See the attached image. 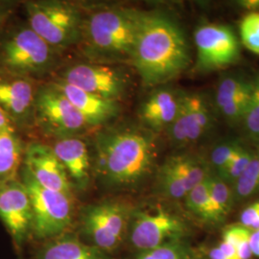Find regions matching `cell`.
Listing matches in <instances>:
<instances>
[{
	"label": "cell",
	"instance_id": "19",
	"mask_svg": "<svg viewBox=\"0 0 259 259\" xmlns=\"http://www.w3.org/2000/svg\"><path fill=\"white\" fill-rule=\"evenodd\" d=\"M180 98L181 96L171 91H157L142 105L140 110L141 119L152 129H168L176 118Z\"/></svg>",
	"mask_w": 259,
	"mask_h": 259
},
{
	"label": "cell",
	"instance_id": "36",
	"mask_svg": "<svg viewBox=\"0 0 259 259\" xmlns=\"http://www.w3.org/2000/svg\"><path fill=\"white\" fill-rule=\"evenodd\" d=\"M210 259H229L226 254L223 252L222 250L219 248V246L217 248H214L210 251Z\"/></svg>",
	"mask_w": 259,
	"mask_h": 259
},
{
	"label": "cell",
	"instance_id": "29",
	"mask_svg": "<svg viewBox=\"0 0 259 259\" xmlns=\"http://www.w3.org/2000/svg\"><path fill=\"white\" fill-rule=\"evenodd\" d=\"M251 158L252 157L249 152L241 148L237 155L233 157L231 163L224 170L223 175L230 180H238L249 165Z\"/></svg>",
	"mask_w": 259,
	"mask_h": 259
},
{
	"label": "cell",
	"instance_id": "37",
	"mask_svg": "<svg viewBox=\"0 0 259 259\" xmlns=\"http://www.w3.org/2000/svg\"><path fill=\"white\" fill-rule=\"evenodd\" d=\"M243 5L248 8V9H258L259 0H249V1H244Z\"/></svg>",
	"mask_w": 259,
	"mask_h": 259
},
{
	"label": "cell",
	"instance_id": "3",
	"mask_svg": "<svg viewBox=\"0 0 259 259\" xmlns=\"http://www.w3.org/2000/svg\"><path fill=\"white\" fill-rule=\"evenodd\" d=\"M143 13L125 7L97 10L83 19L80 44L93 63L131 60Z\"/></svg>",
	"mask_w": 259,
	"mask_h": 259
},
{
	"label": "cell",
	"instance_id": "26",
	"mask_svg": "<svg viewBox=\"0 0 259 259\" xmlns=\"http://www.w3.org/2000/svg\"><path fill=\"white\" fill-rule=\"evenodd\" d=\"M237 192L247 197L259 190V157H252L249 165L237 180Z\"/></svg>",
	"mask_w": 259,
	"mask_h": 259
},
{
	"label": "cell",
	"instance_id": "5",
	"mask_svg": "<svg viewBox=\"0 0 259 259\" xmlns=\"http://www.w3.org/2000/svg\"><path fill=\"white\" fill-rule=\"evenodd\" d=\"M28 26L56 51L80 41L83 19L74 5L60 1L25 4Z\"/></svg>",
	"mask_w": 259,
	"mask_h": 259
},
{
	"label": "cell",
	"instance_id": "38",
	"mask_svg": "<svg viewBox=\"0 0 259 259\" xmlns=\"http://www.w3.org/2000/svg\"><path fill=\"white\" fill-rule=\"evenodd\" d=\"M4 20H5V16H4V15H0V26L2 25V23H3Z\"/></svg>",
	"mask_w": 259,
	"mask_h": 259
},
{
	"label": "cell",
	"instance_id": "31",
	"mask_svg": "<svg viewBox=\"0 0 259 259\" xmlns=\"http://www.w3.org/2000/svg\"><path fill=\"white\" fill-rule=\"evenodd\" d=\"M251 94L241 96L222 107L223 113L229 118H238L246 114L250 106Z\"/></svg>",
	"mask_w": 259,
	"mask_h": 259
},
{
	"label": "cell",
	"instance_id": "21",
	"mask_svg": "<svg viewBox=\"0 0 259 259\" xmlns=\"http://www.w3.org/2000/svg\"><path fill=\"white\" fill-rule=\"evenodd\" d=\"M24 151L16 133L0 134V182L18 179Z\"/></svg>",
	"mask_w": 259,
	"mask_h": 259
},
{
	"label": "cell",
	"instance_id": "25",
	"mask_svg": "<svg viewBox=\"0 0 259 259\" xmlns=\"http://www.w3.org/2000/svg\"><path fill=\"white\" fill-rule=\"evenodd\" d=\"M250 232L249 229L242 225L232 226L224 233V240L229 241L236 248L240 259H250L252 252L250 250Z\"/></svg>",
	"mask_w": 259,
	"mask_h": 259
},
{
	"label": "cell",
	"instance_id": "13",
	"mask_svg": "<svg viewBox=\"0 0 259 259\" xmlns=\"http://www.w3.org/2000/svg\"><path fill=\"white\" fill-rule=\"evenodd\" d=\"M23 169H25L38 185L49 190L73 195L72 184L65 167L52 147L32 143L24 151Z\"/></svg>",
	"mask_w": 259,
	"mask_h": 259
},
{
	"label": "cell",
	"instance_id": "8",
	"mask_svg": "<svg viewBox=\"0 0 259 259\" xmlns=\"http://www.w3.org/2000/svg\"><path fill=\"white\" fill-rule=\"evenodd\" d=\"M33 118L41 132L56 139L78 137L89 127L83 115L53 83L37 89Z\"/></svg>",
	"mask_w": 259,
	"mask_h": 259
},
{
	"label": "cell",
	"instance_id": "4",
	"mask_svg": "<svg viewBox=\"0 0 259 259\" xmlns=\"http://www.w3.org/2000/svg\"><path fill=\"white\" fill-rule=\"evenodd\" d=\"M57 51L29 26L12 31L0 44V70L32 78L55 65Z\"/></svg>",
	"mask_w": 259,
	"mask_h": 259
},
{
	"label": "cell",
	"instance_id": "14",
	"mask_svg": "<svg viewBox=\"0 0 259 259\" xmlns=\"http://www.w3.org/2000/svg\"><path fill=\"white\" fill-rule=\"evenodd\" d=\"M36 92L32 78L0 70V109L16 126L33 117Z\"/></svg>",
	"mask_w": 259,
	"mask_h": 259
},
{
	"label": "cell",
	"instance_id": "9",
	"mask_svg": "<svg viewBox=\"0 0 259 259\" xmlns=\"http://www.w3.org/2000/svg\"><path fill=\"white\" fill-rule=\"evenodd\" d=\"M60 80L87 93L119 102L128 88V79L120 69L107 64L81 63L71 65Z\"/></svg>",
	"mask_w": 259,
	"mask_h": 259
},
{
	"label": "cell",
	"instance_id": "10",
	"mask_svg": "<svg viewBox=\"0 0 259 259\" xmlns=\"http://www.w3.org/2000/svg\"><path fill=\"white\" fill-rule=\"evenodd\" d=\"M183 232L184 224L171 213L133 211L127 235L134 248L145 251L171 243Z\"/></svg>",
	"mask_w": 259,
	"mask_h": 259
},
{
	"label": "cell",
	"instance_id": "7",
	"mask_svg": "<svg viewBox=\"0 0 259 259\" xmlns=\"http://www.w3.org/2000/svg\"><path fill=\"white\" fill-rule=\"evenodd\" d=\"M132 209L120 201L107 200L91 204L83 210L81 232L95 248L110 253L125 240Z\"/></svg>",
	"mask_w": 259,
	"mask_h": 259
},
{
	"label": "cell",
	"instance_id": "20",
	"mask_svg": "<svg viewBox=\"0 0 259 259\" xmlns=\"http://www.w3.org/2000/svg\"><path fill=\"white\" fill-rule=\"evenodd\" d=\"M107 254L76 236L63 234L47 243L37 259H109Z\"/></svg>",
	"mask_w": 259,
	"mask_h": 259
},
{
	"label": "cell",
	"instance_id": "34",
	"mask_svg": "<svg viewBox=\"0 0 259 259\" xmlns=\"http://www.w3.org/2000/svg\"><path fill=\"white\" fill-rule=\"evenodd\" d=\"M16 125L9 116L0 109V134L16 133Z\"/></svg>",
	"mask_w": 259,
	"mask_h": 259
},
{
	"label": "cell",
	"instance_id": "32",
	"mask_svg": "<svg viewBox=\"0 0 259 259\" xmlns=\"http://www.w3.org/2000/svg\"><path fill=\"white\" fill-rule=\"evenodd\" d=\"M241 225L249 230H259V202L253 203L245 208L240 216Z\"/></svg>",
	"mask_w": 259,
	"mask_h": 259
},
{
	"label": "cell",
	"instance_id": "30",
	"mask_svg": "<svg viewBox=\"0 0 259 259\" xmlns=\"http://www.w3.org/2000/svg\"><path fill=\"white\" fill-rule=\"evenodd\" d=\"M245 117L249 132L252 136L259 138V89L254 90L252 93Z\"/></svg>",
	"mask_w": 259,
	"mask_h": 259
},
{
	"label": "cell",
	"instance_id": "15",
	"mask_svg": "<svg viewBox=\"0 0 259 259\" xmlns=\"http://www.w3.org/2000/svg\"><path fill=\"white\" fill-rule=\"evenodd\" d=\"M205 180L204 171L193 157L169 158L159 171V188L165 196L180 200Z\"/></svg>",
	"mask_w": 259,
	"mask_h": 259
},
{
	"label": "cell",
	"instance_id": "35",
	"mask_svg": "<svg viewBox=\"0 0 259 259\" xmlns=\"http://www.w3.org/2000/svg\"><path fill=\"white\" fill-rule=\"evenodd\" d=\"M250 245L252 254L259 257V230L250 233Z\"/></svg>",
	"mask_w": 259,
	"mask_h": 259
},
{
	"label": "cell",
	"instance_id": "2",
	"mask_svg": "<svg viewBox=\"0 0 259 259\" xmlns=\"http://www.w3.org/2000/svg\"><path fill=\"white\" fill-rule=\"evenodd\" d=\"M95 173L112 188L135 185L148 173L154 161L153 139L126 127L105 130L94 141Z\"/></svg>",
	"mask_w": 259,
	"mask_h": 259
},
{
	"label": "cell",
	"instance_id": "23",
	"mask_svg": "<svg viewBox=\"0 0 259 259\" xmlns=\"http://www.w3.org/2000/svg\"><path fill=\"white\" fill-rule=\"evenodd\" d=\"M209 195L219 218L226 215L232 204L230 188L218 178H206Z\"/></svg>",
	"mask_w": 259,
	"mask_h": 259
},
{
	"label": "cell",
	"instance_id": "16",
	"mask_svg": "<svg viewBox=\"0 0 259 259\" xmlns=\"http://www.w3.org/2000/svg\"><path fill=\"white\" fill-rule=\"evenodd\" d=\"M208 122V111L201 97L181 96L176 118L168 128L169 137L177 145L188 144L202 136Z\"/></svg>",
	"mask_w": 259,
	"mask_h": 259
},
{
	"label": "cell",
	"instance_id": "18",
	"mask_svg": "<svg viewBox=\"0 0 259 259\" xmlns=\"http://www.w3.org/2000/svg\"><path fill=\"white\" fill-rule=\"evenodd\" d=\"M52 149L65 167L72 186L85 188L91 182L93 165L84 140L79 137L57 139Z\"/></svg>",
	"mask_w": 259,
	"mask_h": 259
},
{
	"label": "cell",
	"instance_id": "24",
	"mask_svg": "<svg viewBox=\"0 0 259 259\" xmlns=\"http://www.w3.org/2000/svg\"><path fill=\"white\" fill-rule=\"evenodd\" d=\"M254 89L250 83L236 79L228 78L224 80L217 91V104L222 108L226 104L241 96L253 93Z\"/></svg>",
	"mask_w": 259,
	"mask_h": 259
},
{
	"label": "cell",
	"instance_id": "6",
	"mask_svg": "<svg viewBox=\"0 0 259 259\" xmlns=\"http://www.w3.org/2000/svg\"><path fill=\"white\" fill-rule=\"evenodd\" d=\"M21 182L27 189L32 205L33 235L40 240H52L65 234L73 219V195L40 186L23 168Z\"/></svg>",
	"mask_w": 259,
	"mask_h": 259
},
{
	"label": "cell",
	"instance_id": "17",
	"mask_svg": "<svg viewBox=\"0 0 259 259\" xmlns=\"http://www.w3.org/2000/svg\"><path fill=\"white\" fill-rule=\"evenodd\" d=\"M53 83L83 115L89 127L104 125L116 117L120 112L119 102L117 101L105 99L87 93L60 79Z\"/></svg>",
	"mask_w": 259,
	"mask_h": 259
},
{
	"label": "cell",
	"instance_id": "11",
	"mask_svg": "<svg viewBox=\"0 0 259 259\" xmlns=\"http://www.w3.org/2000/svg\"><path fill=\"white\" fill-rule=\"evenodd\" d=\"M0 219L19 248L33 235L32 205L21 180L0 182Z\"/></svg>",
	"mask_w": 259,
	"mask_h": 259
},
{
	"label": "cell",
	"instance_id": "28",
	"mask_svg": "<svg viewBox=\"0 0 259 259\" xmlns=\"http://www.w3.org/2000/svg\"><path fill=\"white\" fill-rule=\"evenodd\" d=\"M240 150L241 147L236 144L221 145L217 147L211 155L213 164L220 170L222 174L224 170L231 163L233 157L237 155Z\"/></svg>",
	"mask_w": 259,
	"mask_h": 259
},
{
	"label": "cell",
	"instance_id": "33",
	"mask_svg": "<svg viewBox=\"0 0 259 259\" xmlns=\"http://www.w3.org/2000/svg\"><path fill=\"white\" fill-rule=\"evenodd\" d=\"M241 27L249 29L259 36V13H250L241 23Z\"/></svg>",
	"mask_w": 259,
	"mask_h": 259
},
{
	"label": "cell",
	"instance_id": "12",
	"mask_svg": "<svg viewBox=\"0 0 259 259\" xmlns=\"http://www.w3.org/2000/svg\"><path fill=\"white\" fill-rule=\"evenodd\" d=\"M198 65L203 69H219L235 63L239 58V45L230 28L209 24L195 32Z\"/></svg>",
	"mask_w": 259,
	"mask_h": 259
},
{
	"label": "cell",
	"instance_id": "1",
	"mask_svg": "<svg viewBox=\"0 0 259 259\" xmlns=\"http://www.w3.org/2000/svg\"><path fill=\"white\" fill-rule=\"evenodd\" d=\"M130 63L145 85L166 83L190 63L185 35L172 19L144 14Z\"/></svg>",
	"mask_w": 259,
	"mask_h": 259
},
{
	"label": "cell",
	"instance_id": "22",
	"mask_svg": "<svg viewBox=\"0 0 259 259\" xmlns=\"http://www.w3.org/2000/svg\"><path fill=\"white\" fill-rule=\"evenodd\" d=\"M185 202L187 207L197 215L201 216L204 219L217 220L220 219L218 214L215 210L213 205L209 190L208 184L205 178L204 182L200 185L195 186L192 190H190L185 196Z\"/></svg>",
	"mask_w": 259,
	"mask_h": 259
},
{
	"label": "cell",
	"instance_id": "27",
	"mask_svg": "<svg viewBox=\"0 0 259 259\" xmlns=\"http://www.w3.org/2000/svg\"><path fill=\"white\" fill-rule=\"evenodd\" d=\"M137 259H187L184 248L171 242L153 250L141 251Z\"/></svg>",
	"mask_w": 259,
	"mask_h": 259
}]
</instances>
